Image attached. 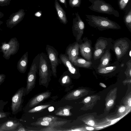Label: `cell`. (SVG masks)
<instances>
[{"label":"cell","instance_id":"32","mask_svg":"<svg viewBox=\"0 0 131 131\" xmlns=\"http://www.w3.org/2000/svg\"><path fill=\"white\" fill-rule=\"evenodd\" d=\"M9 112H5L0 111V119L6 117L9 114Z\"/></svg>","mask_w":131,"mask_h":131},{"label":"cell","instance_id":"5","mask_svg":"<svg viewBox=\"0 0 131 131\" xmlns=\"http://www.w3.org/2000/svg\"><path fill=\"white\" fill-rule=\"evenodd\" d=\"M0 51L3 53V57L7 60L9 59L11 56L16 54L19 49V43L17 38H12L7 42L4 41L1 43Z\"/></svg>","mask_w":131,"mask_h":131},{"label":"cell","instance_id":"37","mask_svg":"<svg viewBox=\"0 0 131 131\" xmlns=\"http://www.w3.org/2000/svg\"><path fill=\"white\" fill-rule=\"evenodd\" d=\"M125 107L123 106L121 107L119 109V112L120 113H122L124 112L125 110Z\"/></svg>","mask_w":131,"mask_h":131},{"label":"cell","instance_id":"41","mask_svg":"<svg viewBox=\"0 0 131 131\" xmlns=\"http://www.w3.org/2000/svg\"><path fill=\"white\" fill-rule=\"evenodd\" d=\"M86 129L89 130H94V128L92 127H86Z\"/></svg>","mask_w":131,"mask_h":131},{"label":"cell","instance_id":"19","mask_svg":"<svg viewBox=\"0 0 131 131\" xmlns=\"http://www.w3.org/2000/svg\"><path fill=\"white\" fill-rule=\"evenodd\" d=\"M67 122L65 121H56L53 122H48L38 120L34 123L35 124L40 126H48L49 127H53L58 126H62Z\"/></svg>","mask_w":131,"mask_h":131},{"label":"cell","instance_id":"20","mask_svg":"<svg viewBox=\"0 0 131 131\" xmlns=\"http://www.w3.org/2000/svg\"><path fill=\"white\" fill-rule=\"evenodd\" d=\"M111 59V54L108 50H106L100 60V63L99 66L97 69L107 67L109 64Z\"/></svg>","mask_w":131,"mask_h":131},{"label":"cell","instance_id":"9","mask_svg":"<svg viewBox=\"0 0 131 131\" xmlns=\"http://www.w3.org/2000/svg\"><path fill=\"white\" fill-rule=\"evenodd\" d=\"M25 14L24 10L22 9L13 13L9 17V19L6 21V27L12 29L23 20Z\"/></svg>","mask_w":131,"mask_h":131},{"label":"cell","instance_id":"1","mask_svg":"<svg viewBox=\"0 0 131 131\" xmlns=\"http://www.w3.org/2000/svg\"><path fill=\"white\" fill-rule=\"evenodd\" d=\"M85 16L86 20L88 24L100 30L121 28V26L117 23L110 20L107 17L86 14Z\"/></svg>","mask_w":131,"mask_h":131},{"label":"cell","instance_id":"11","mask_svg":"<svg viewBox=\"0 0 131 131\" xmlns=\"http://www.w3.org/2000/svg\"><path fill=\"white\" fill-rule=\"evenodd\" d=\"M79 44L78 42H75L72 44H70L66 48L65 54L72 63L78 57Z\"/></svg>","mask_w":131,"mask_h":131},{"label":"cell","instance_id":"7","mask_svg":"<svg viewBox=\"0 0 131 131\" xmlns=\"http://www.w3.org/2000/svg\"><path fill=\"white\" fill-rule=\"evenodd\" d=\"M26 95L25 88L22 87L18 90L12 96L11 107L13 114H15L21 110L23 97Z\"/></svg>","mask_w":131,"mask_h":131},{"label":"cell","instance_id":"28","mask_svg":"<svg viewBox=\"0 0 131 131\" xmlns=\"http://www.w3.org/2000/svg\"><path fill=\"white\" fill-rule=\"evenodd\" d=\"M116 66L105 67L98 69V71L101 73H106L113 71L116 69Z\"/></svg>","mask_w":131,"mask_h":131},{"label":"cell","instance_id":"40","mask_svg":"<svg viewBox=\"0 0 131 131\" xmlns=\"http://www.w3.org/2000/svg\"><path fill=\"white\" fill-rule=\"evenodd\" d=\"M35 15L37 17H40L41 15V13L40 12H38L36 13L35 14Z\"/></svg>","mask_w":131,"mask_h":131},{"label":"cell","instance_id":"22","mask_svg":"<svg viewBox=\"0 0 131 131\" xmlns=\"http://www.w3.org/2000/svg\"><path fill=\"white\" fill-rule=\"evenodd\" d=\"M70 108L68 106L62 107L59 108L55 112L56 115L62 116H68L70 115Z\"/></svg>","mask_w":131,"mask_h":131},{"label":"cell","instance_id":"33","mask_svg":"<svg viewBox=\"0 0 131 131\" xmlns=\"http://www.w3.org/2000/svg\"><path fill=\"white\" fill-rule=\"evenodd\" d=\"M6 78V75L3 74H0V85L4 81Z\"/></svg>","mask_w":131,"mask_h":131},{"label":"cell","instance_id":"42","mask_svg":"<svg viewBox=\"0 0 131 131\" xmlns=\"http://www.w3.org/2000/svg\"><path fill=\"white\" fill-rule=\"evenodd\" d=\"M128 104L129 106H131V98H130L128 100Z\"/></svg>","mask_w":131,"mask_h":131},{"label":"cell","instance_id":"17","mask_svg":"<svg viewBox=\"0 0 131 131\" xmlns=\"http://www.w3.org/2000/svg\"><path fill=\"white\" fill-rule=\"evenodd\" d=\"M51 95L50 92H46L40 94L34 97L30 102V107L34 106L45 100L49 98Z\"/></svg>","mask_w":131,"mask_h":131},{"label":"cell","instance_id":"48","mask_svg":"<svg viewBox=\"0 0 131 131\" xmlns=\"http://www.w3.org/2000/svg\"><path fill=\"white\" fill-rule=\"evenodd\" d=\"M124 66V63H122L121 64V66L122 67H123Z\"/></svg>","mask_w":131,"mask_h":131},{"label":"cell","instance_id":"8","mask_svg":"<svg viewBox=\"0 0 131 131\" xmlns=\"http://www.w3.org/2000/svg\"><path fill=\"white\" fill-rule=\"evenodd\" d=\"M75 17L73 18L72 27L73 34L77 41L81 39L84 32L85 25L78 12L75 13Z\"/></svg>","mask_w":131,"mask_h":131},{"label":"cell","instance_id":"35","mask_svg":"<svg viewBox=\"0 0 131 131\" xmlns=\"http://www.w3.org/2000/svg\"><path fill=\"white\" fill-rule=\"evenodd\" d=\"M114 103V101L113 100H109L107 103V105L109 106H112Z\"/></svg>","mask_w":131,"mask_h":131},{"label":"cell","instance_id":"39","mask_svg":"<svg viewBox=\"0 0 131 131\" xmlns=\"http://www.w3.org/2000/svg\"><path fill=\"white\" fill-rule=\"evenodd\" d=\"M88 124L91 126H93L95 124V122L93 120H90L88 121Z\"/></svg>","mask_w":131,"mask_h":131},{"label":"cell","instance_id":"10","mask_svg":"<svg viewBox=\"0 0 131 131\" xmlns=\"http://www.w3.org/2000/svg\"><path fill=\"white\" fill-rule=\"evenodd\" d=\"M129 48L128 42L124 39L117 40L115 43L114 48L117 58L119 59L125 54Z\"/></svg>","mask_w":131,"mask_h":131},{"label":"cell","instance_id":"43","mask_svg":"<svg viewBox=\"0 0 131 131\" xmlns=\"http://www.w3.org/2000/svg\"><path fill=\"white\" fill-rule=\"evenodd\" d=\"M4 16V14L2 12H0V19L3 17Z\"/></svg>","mask_w":131,"mask_h":131},{"label":"cell","instance_id":"47","mask_svg":"<svg viewBox=\"0 0 131 131\" xmlns=\"http://www.w3.org/2000/svg\"><path fill=\"white\" fill-rule=\"evenodd\" d=\"M129 55L130 57H131V51L130 50L129 52Z\"/></svg>","mask_w":131,"mask_h":131},{"label":"cell","instance_id":"29","mask_svg":"<svg viewBox=\"0 0 131 131\" xmlns=\"http://www.w3.org/2000/svg\"><path fill=\"white\" fill-rule=\"evenodd\" d=\"M69 4L70 6L72 8L74 7H79L80 6L81 0H69Z\"/></svg>","mask_w":131,"mask_h":131},{"label":"cell","instance_id":"3","mask_svg":"<svg viewBox=\"0 0 131 131\" xmlns=\"http://www.w3.org/2000/svg\"><path fill=\"white\" fill-rule=\"evenodd\" d=\"M91 5L88 7L91 10L97 12L113 15L118 17L119 14L118 12L110 4L103 0H88Z\"/></svg>","mask_w":131,"mask_h":131},{"label":"cell","instance_id":"24","mask_svg":"<svg viewBox=\"0 0 131 131\" xmlns=\"http://www.w3.org/2000/svg\"><path fill=\"white\" fill-rule=\"evenodd\" d=\"M50 105V104H46L38 106L29 110L28 112L34 113L40 111L47 108Z\"/></svg>","mask_w":131,"mask_h":131},{"label":"cell","instance_id":"44","mask_svg":"<svg viewBox=\"0 0 131 131\" xmlns=\"http://www.w3.org/2000/svg\"><path fill=\"white\" fill-rule=\"evenodd\" d=\"M48 110L49 111L51 112L53 110L54 108L52 107H50L49 108Z\"/></svg>","mask_w":131,"mask_h":131},{"label":"cell","instance_id":"4","mask_svg":"<svg viewBox=\"0 0 131 131\" xmlns=\"http://www.w3.org/2000/svg\"><path fill=\"white\" fill-rule=\"evenodd\" d=\"M39 59V54H38L33 59L28 73L27 85L25 88L26 95H28L35 86L36 73L38 69Z\"/></svg>","mask_w":131,"mask_h":131},{"label":"cell","instance_id":"23","mask_svg":"<svg viewBox=\"0 0 131 131\" xmlns=\"http://www.w3.org/2000/svg\"><path fill=\"white\" fill-rule=\"evenodd\" d=\"M131 0H117L118 4L120 10L125 11L128 4Z\"/></svg>","mask_w":131,"mask_h":131},{"label":"cell","instance_id":"26","mask_svg":"<svg viewBox=\"0 0 131 131\" xmlns=\"http://www.w3.org/2000/svg\"><path fill=\"white\" fill-rule=\"evenodd\" d=\"M107 45V43L105 41L103 40H99L95 45V49H101L104 50L106 48Z\"/></svg>","mask_w":131,"mask_h":131},{"label":"cell","instance_id":"16","mask_svg":"<svg viewBox=\"0 0 131 131\" xmlns=\"http://www.w3.org/2000/svg\"><path fill=\"white\" fill-rule=\"evenodd\" d=\"M54 7L58 18L60 22L64 24H66L68 22V20L66 12L60 5L57 0H55Z\"/></svg>","mask_w":131,"mask_h":131},{"label":"cell","instance_id":"30","mask_svg":"<svg viewBox=\"0 0 131 131\" xmlns=\"http://www.w3.org/2000/svg\"><path fill=\"white\" fill-rule=\"evenodd\" d=\"M104 50L101 49H95L93 54V58L94 60L99 59L103 53Z\"/></svg>","mask_w":131,"mask_h":131},{"label":"cell","instance_id":"27","mask_svg":"<svg viewBox=\"0 0 131 131\" xmlns=\"http://www.w3.org/2000/svg\"><path fill=\"white\" fill-rule=\"evenodd\" d=\"M57 118L56 116L52 115H48L41 117L38 119V120L48 122H53L57 121Z\"/></svg>","mask_w":131,"mask_h":131},{"label":"cell","instance_id":"2","mask_svg":"<svg viewBox=\"0 0 131 131\" xmlns=\"http://www.w3.org/2000/svg\"><path fill=\"white\" fill-rule=\"evenodd\" d=\"M38 66L39 83L47 88L51 80L52 72L51 65L47 56L42 52L39 54Z\"/></svg>","mask_w":131,"mask_h":131},{"label":"cell","instance_id":"15","mask_svg":"<svg viewBox=\"0 0 131 131\" xmlns=\"http://www.w3.org/2000/svg\"><path fill=\"white\" fill-rule=\"evenodd\" d=\"M28 63V52L24 53L18 61L17 69L21 73H24L26 72Z\"/></svg>","mask_w":131,"mask_h":131},{"label":"cell","instance_id":"25","mask_svg":"<svg viewBox=\"0 0 131 131\" xmlns=\"http://www.w3.org/2000/svg\"><path fill=\"white\" fill-rule=\"evenodd\" d=\"M70 73L68 71L64 72L61 77L62 83L63 84L69 83L70 80Z\"/></svg>","mask_w":131,"mask_h":131},{"label":"cell","instance_id":"14","mask_svg":"<svg viewBox=\"0 0 131 131\" xmlns=\"http://www.w3.org/2000/svg\"><path fill=\"white\" fill-rule=\"evenodd\" d=\"M16 121L8 120L3 124L0 127V131H14L21 125Z\"/></svg>","mask_w":131,"mask_h":131},{"label":"cell","instance_id":"6","mask_svg":"<svg viewBox=\"0 0 131 131\" xmlns=\"http://www.w3.org/2000/svg\"><path fill=\"white\" fill-rule=\"evenodd\" d=\"M46 49L50 63L52 74L54 77L57 78V67L62 63L60 59L58 58V53L53 47L48 45H47Z\"/></svg>","mask_w":131,"mask_h":131},{"label":"cell","instance_id":"13","mask_svg":"<svg viewBox=\"0 0 131 131\" xmlns=\"http://www.w3.org/2000/svg\"><path fill=\"white\" fill-rule=\"evenodd\" d=\"M59 57L62 63L67 68L70 74L74 75L76 74L78 69L69 60L68 57L65 54H60Z\"/></svg>","mask_w":131,"mask_h":131},{"label":"cell","instance_id":"38","mask_svg":"<svg viewBox=\"0 0 131 131\" xmlns=\"http://www.w3.org/2000/svg\"><path fill=\"white\" fill-rule=\"evenodd\" d=\"M91 98L90 96H88L86 97L84 100V102L85 103L89 102L91 100Z\"/></svg>","mask_w":131,"mask_h":131},{"label":"cell","instance_id":"12","mask_svg":"<svg viewBox=\"0 0 131 131\" xmlns=\"http://www.w3.org/2000/svg\"><path fill=\"white\" fill-rule=\"evenodd\" d=\"M79 44V48L82 56L87 60H91L92 58V51L90 43L86 41Z\"/></svg>","mask_w":131,"mask_h":131},{"label":"cell","instance_id":"46","mask_svg":"<svg viewBox=\"0 0 131 131\" xmlns=\"http://www.w3.org/2000/svg\"><path fill=\"white\" fill-rule=\"evenodd\" d=\"M3 22L0 20V27L1 25L3 23Z\"/></svg>","mask_w":131,"mask_h":131},{"label":"cell","instance_id":"45","mask_svg":"<svg viewBox=\"0 0 131 131\" xmlns=\"http://www.w3.org/2000/svg\"><path fill=\"white\" fill-rule=\"evenodd\" d=\"M100 85H101V86L104 87V88H106V86L103 83H100Z\"/></svg>","mask_w":131,"mask_h":131},{"label":"cell","instance_id":"21","mask_svg":"<svg viewBox=\"0 0 131 131\" xmlns=\"http://www.w3.org/2000/svg\"><path fill=\"white\" fill-rule=\"evenodd\" d=\"M73 64L75 66L78 67L89 68L91 67L92 63L91 61H86L83 58L78 57Z\"/></svg>","mask_w":131,"mask_h":131},{"label":"cell","instance_id":"36","mask_svg":"<svg viewBox=\"0 0 131 131\" xmlns=\"http://www.w3.org/2000/svg\"><path fill=\"white\" fill-rule=\"evenodd\" d=\"M60 2L63 4L66 8H67V3L66 0H58Z\"/></svg>","mask_w":131,"mask_h":131},{"label":"cell","instance_id":"34","mask_svg":"<svg viewBox=\"0 0 131 131\" xmlns=\"http://www.w3.org/2000/svg\"><path fill=\"white\" fill-rule=\"evenodd\" d=\"M27 130L26 129L21 126H20L18 129L16 130V131H25Z\"/></svg>","mask_w":131,"mask_h":131},{"label":"cell","instance_id":"18","mask_svg":"<svg viewBox=\"0 0 131 131\" xmlns=\"http://www.w3.org/2000/svg\"><path fill=\"white\" fill-rule=\"evenodd\" d=\"M123 17L124 22L126 27L131 31V1L127 5L125 10Z\"/></svg>","mask_w":131,"mask_h":131},{"label":"cell","instance_id":"31","mask_svg":"<svg viewBox=\"0 0 131 131\" xmlns=\"http://www.w3.org/2000/svg\"><path fill=\"white\" fill-rule=\"evenodd\" d=\"M12 0H0V6H4L9 5Z\"/></svg>","mask_w":131,"mask_h":131}]
</instances>
